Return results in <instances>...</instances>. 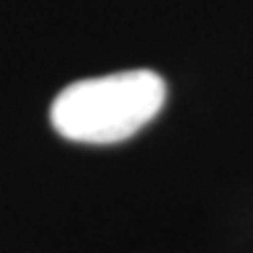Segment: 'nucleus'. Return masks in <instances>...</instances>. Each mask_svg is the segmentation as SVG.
<instances>
[{
  "instance_id": "f257e3e1",
  "label": "nucleus",
  "mask_w": 253,
  "mask_h": 253,
  "mask_svg": "<svg viewBox=\"0 0 253 253\" xmlns=\"http://www.w3.org/2000/svg\"><path fill=\"white\" fill-rule=\"evenodd\" d=\"M166 103V80L153 70L85 78L54 96L49 119L65 140L114 145L150 124Z\"/></svg>"
}]
</instances>
